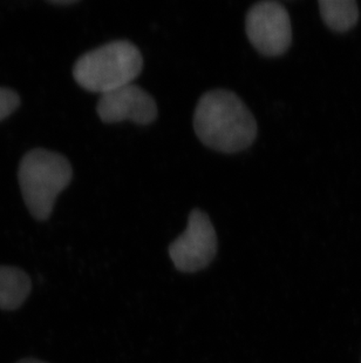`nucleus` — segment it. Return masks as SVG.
Segmentation results:
<instances>
[{"instance_id": "nucleus-1", "label": "nucleus", "mask_w": 361, "mask_h": 363, "mask_svg": "<svg viewBox=\"0 0 361 363\" xmlns=\"http://www.w3.org/2000/svg\"><path fill=\"white\" fill-rule=\"evenodd\" d=\"M194 128L202 144L229 155L249 148L257 137L251 111L227 89H214L201 96L195 108Z\"/></svg>"}, {"instance_id": "nucleus-2", "label": "nucleus", "mask_w": 361, "mask_h": 363, "mask_svg": "<svg viewBox=\"0 0 361 363\" xmlns=\"http://www.w3.org/2000/svg\"><path fill=\"white\" fill-rule=\"evenodd\" d=\"M144 69L140 50L130 41L116 40L87 52L76 60L73 77L89 92H112L133 84Z\"/></svg>"}, {"instance_id": "nucleus-3", "label": "nucleus", "mask_w": 361, "mask_h": 363, "mask_svg": "<svg viewBox=\"0 0 361 363\" xmlns=\"http://www.w3.org/2000/svg\"><path fill=\"white\" fill-rule=\"evenodd\" d=\"M72 178V164L62 155L35 148L24 155L18 180L25 205L35 219L45 221L51 216L55 200Z\"/></svg>"}, {"instance_id": "nucleus-4", "label": "nucleus", "mask_w": 361, "mask_h": 363, "mask_svg": "<svg viewBox=\"0 0 361 363\" xmlns=\"http://www.w3.org/2000/svg\"><path fill=\"white\" fill-rule=\"evenodd\" d=\"M217 234L212 220L201 209L191 211L187 228L169 246L175 268L183 273L203 271L217 254Z\"/></svg>"}, {"instance_id": "nucleus-5", "label": "nucleus", "mask_w": 361, "mask_h": 363, "mask_svg": "<svg viewBox=\"0 0 361 363\" xmlns=\"http://www.w3.org/2000/svg\"><path fill=\"white\" fill-rule=\"evenodd\" d=\"M246 32L253 48L266 57L284 55L292 41L289 13L277 1L255 4L246 14Z\"/></svg>"}, {"instance_id": "nucleus-6", "label": "nucleus", "mask_w": 361, "mask_h": 363, "mask_svg": "<svg viewBox=\"0 0 361 363\" xmlns=\"http://www.w3.org/2000/svg\"><path fill=\"white\" fill-rule=\"evenodd\" d=\"M96 112L103 123L130 121L148 125L157 118V105L153 96L137 85L130 84L100 96Z\"/></svg>"}, {"instance_id": "nucleus-7", "label": "nucleus", "mask_w": 361, "mask_h": 363, "mask_svg": "<svg viewBox=\"0 0 361 363\" xmlns=\"http://www.w3.org/2000/svg\"><path fill=\"white\" fill-rule=\"evenodd\" d=\"M31 289V280L24 271L11 266H0V309L21 308Z\"/></svg>"}, {"instance_id": "nucleus-8", "label": "nucleus", "mask_w": 361, "mask_h": 363, "mask_svg": "<svg viewBox=\"0 0 361 363\" xmlns=\"http://www.w3.org/2000/svg\"><path fill=\"white\" fill-rule=\"evenodd\" d=\"M319 7L323 21L333 31H348L358 23L359 9L355 0H321Z\"/></svg>"}, {"instance_id": "nucleus-9", "label": "nucleus", "mask_w": 361, "mask_h": 363, "mask_svg": "<svg viewBox=\"0 0 361 363\" xmlns=\"http://www.w3.org/2000/svg\"><path fill=\"white\" fill-rule=\"evenodd\" d=\"M21 105V98L13 89L0 87V121L10 117Z\"/></svg>"}, {"instance_id": "nucleus-10", "label": "nucleus", "mask_w": 361, "mask_h": 363, "mask_svg": "<svg viewBox=\"0 0 361 363\" xmlns=\"http://www.w3.org/2000/svg\"><path fill=\"white\" fill-rule=\"evenodd\" d=\"M51 3L55 5H73L76 3V0H52Z\"/></svg>"}, {"instance_id": "nucleus-11", "label": "nucleus", "mask_w": 361, "mask_h": 363, "mask_svg": "<svg viewBox=\"0 0 361 363\" xmlns=\"http://www.w3.org/2000/svg\"><path fill=\"white\" fill-rule=\"evenodd\" d=\"M17 363H47L44 361L37 360V359H32V357H28V359H23V360L18 361Z\"/></svg>"}]
</instances>
